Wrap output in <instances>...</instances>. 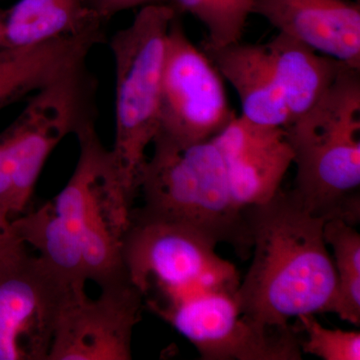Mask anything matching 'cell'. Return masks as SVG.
<instances>
[{"label": "cell", "mask_w": 360, "mask_h": 360, "mask_svg": "<svg viewBox=\"0 0 360 360\" xmlns=\"http://www.w3.org/2000/svg\"><path fill=\"white\" fill-rule=\"evenodd\" d=\"M253 258L239 283V312L258 328L288 331L292 319L323 314L338 272L323 238L324 220L312 217L291 191L245 210Z\"/></svg>", "instance_id": "obj_1"}, {"label": "cell", "mask_w": 360, "mask_h": 360, "mask_svg": "<svg viewBox=\"0 0 360 360\" xmlns=\"http://www.w3.org/2000/svg\"><path fill=\"white\" fill-rule=\"evenodd\" d=\"M296 165L290 191L305 210L354 225L360 215V70L347 66L286 127Z\"/></svg>", "instance_id": "obj_2"}, {"label": "cell", "mask_w": 360, "mask_h": 360, "mask_svg": "<svg viewBox=\"0 0 360 360\" xmlns=\"http://www.w3.org/2000/svg\"><path fill=\"white\" fill-rule=\"evenodd\" d=\"M139 180L143 205L134 214L188 225L241 258L252 243L245 210L234 198L217 142L179 144L156 135Z\"/></svg>", "instance_id": "obj_3"}, {"label": "cell", "mask_w": 360, "mask_h": 360, "mask_svg": "<svg viewBox=\"0 0 360 360\" xmlns=\"http://www.w3.org/2000/svg\"><path fill=\"white\" fill-rule=\"evenodd\" d=\"M176 14L168 4L142 6L110 41L115 70V136L110 150L132 200L139 193L146 150L160 127L167 33Z\"/></svg>", "instance_id": "obj_4"}, {"label": "cell", "mask_w": 360, "mask_h": 360, "mask_svg": "<svg viewBox=\"0 0 360 360\" xmlns=\"http://www.w3.org/2000/svg\"><path fill=\"white\" fill-rule=\"evenodd\" d=\"M217 243L188 225L130 212L123 258L144 309L156 310L203 291L236 293V266L217 255Z\"/></svg>", "instance_id": "obj_5"}, {"label": "cell", "mask_w": 360, "mask_h": 360, "mask_svg": "<svg viewBox=\"0 0 360 360\" xmlns=\"http://www.w3.org/2000/svg\"><path fill=\"white\" fill-rule=\"evenodd\" d=\"M236 116L224 77L187 37L177 13L167 33L156 135L179 144L207 141Z\"/></svg>", "instance_id": "obj_6"}, {"label": "cell", "mask_w": 360, "mask_h": 360, "mask_svg": "<svg viewBox=\"0 0 360 360\" xmlns=\"http://www.w3.org/2000/svg\"><path fill=\"white\" fill-rule=\"evenodd\" d=\"M84 295L39 255L0 265V360H47L61 312Z\"/></svg>", "instance_id": "obj_7"}, {"label": "cell", "mask_w": 360, "mask_h": 360, "mask_svg": "<svg viewBox=\"0 0 360 360\" xmlns=\"http://www.w3.org/2000/svg\"><path fill=\"white\" fill-rule=\"evenodd\" d=\"M236 293L203 291L156 310L205 360H300V333L258 328L239 312Z\"/></svg>", "instance_id": "obj_8"}, {"label": "cell", "mask_w": 360, "mask_h": 360, "mask_svg": "<svg viewBox=\"0 0 360 360\" xmlns=\"http://www.w3.org/2000/svg\"><path fill=\"white\" fill-rule=\"evenodd\" d=\"M68 303L59 317L47 360H129L143 297L131 281L101 288Z\"/></svg>", "instance_id": "obj_9"}, {"label": "cell", "mask_w": 360, "mask_h": 360, "mask_svg": "<svg viewBox=\"0 0 360 360\" xmlns=\"http://www.w3.org/2000/svg\"><path fill=\"white\" fill-rule=\"evenodd\" d=\"M212 139L224 156L234 198L245 210L266 202L281 189L295 158L284 127L236 115Z\"/></svg>", "instance_id": "obj_10"}, {"label": "cell", "mask_w": 360, "mask_h": 360, "mask_svg": "<svg viewBox=\"0 0 360 360\" xmlns=\"http://www.w3.org/2000/svg\"><path fill=\"white\" fill-rule=\"evenodd\" d=\"M252 14L278 32L360 70V2L255 0Z\"/></svg>", "instance_id": "obj_11"}, {"label": "cell", "mask_w": 360, "mask_h": 360, "mask_svg": "<svg viewBox=\"0 0 360 360\" xmlns=\"http://www.w3.org/2000/svg\"><path fill=\"white\" fill-rule=\"evenodd\" d=\"M103 28L30 46L0 49V110L85 68Z\"/></svg>", "instance_id": "obj_12"}, {"label": "cell", "mask_w": 360, "mask_h": 360, "mask_svg": "<svg viewBox=\"0 0 360 360\" xmlns=\"http://www.w3.org/2000/svg\"><path fill=\"white\" fill-rule=\"evenodd\" d=\"M206 56L238 92L243 117L258 124L286 127L291 117L266 44L239 41L203 49Z\"/></svg>", "instance_id": "obj_13"}, {"label": "cell", "mask_w": 360, "mask_h": 360, "mask_svg": "<svg viewBox=\"0 0 360 360\" xmlns=\"http://www.w3.org/2000/svg\"><path fill=\"white\" fill-rule=\"evenodd\" d=\"M89 0H20L0 13V49L30 46L103 27Z\"/></svg>", "instance_id": "obj_14"}, {"label": "cell", "mask_w": 360, "mask_h": 360, "mask_svg": "<svg viewBox=\"0 0 360 360\" xmlns=\"http://www.w3.org/2000/svg\"><path fill=\"white\" fill-rule=\"evenodd\" d=\"M265 44L291 122L307 112L348 66L283 33Z\"/></svg>", "instance_id": "obj_15"}, {"label": "cell", "mask_w": 360, "mask_h": 360, "mask_svg": "<svg viewBox=\"0 0 360 360\" xmlns=\"http://www.w3.org/2000/svg\"><path fill=\"white\" fill-rule=\"evenodd\" d=\"M177 13L198 18L208 30L205 47L219 49L243 39L255 0H167Z\"/></svg>", "instance_id": "obj_16"}, {"label": "cell", "mask_w": 360, "mask_h": 360, "mask_svg": "<svg viewBox=\"0 0 360 360\" xmlns=\"http://www.w3.org/2000/svg\"><path fill=\"white\" fill-rule=\"evenodd\" d=\"M295 328L304 335L300 338L302 352L324 360H359V331L329 329L322 326L314 314L295 319Z\"/></svg>", "instance_id": "obj_17"}, {"label": "cell", "mask_w": 360, "mask_h": 360, "mask_svg": "<svg viewBox=\"0 0 360 360\" xmlns=\"http://www.w3.org/2000/svg\"><path fill=\"white\" fill-rule=\"evenodd\" d=\"M323 238L333 248L338 277L360 276V236L354 225L329 219L324 222Z\"/></svg>", "instance_id": "obj_18"}, {"label": "cell", "mask_w": 360, "mask_h": 360, "mask_svg": "<svg viewBox=\"0 0 360 360\" xmlns=\"http://www.w3.org/2000/svg\"><path fill=\"white\" fill-rule=\"evenodd\" d=\"M326 312H333L342 321L359 326L360 276L338 277L335 293Z\"/></svg>", "instance_id": "obj_19"}, {"label": "cell", "mask_w": 360, "mask_h": 360, "mask_svg": "<svg viewBox=\"0 0 360 360\" xmlns=\"http://www.w3.org/2000/svg\"><path fill=\"white\" fill-rule=\"evenodd\" d=\"M9 217L11 215L0 208V265L25 250V245Z\"/></svg>", "instance_id": "obj_20"}, {"label": "cell", "mask_w": 360, "mask_h": 360, "mask_svg": "<svg viewBox=\"0 0 360 360\" xmlns=\"http://www.w3.org/2000/svg\"><path fill=\"white\" fill-rule=\"evenodd\" d=\"M90 6L105 22L116 14L135 7L149 4H167V0H89Z\"/></svg>", "instance_id": "obj_21"}, {"label": "cell", "mask_w": 360, "mask_h": 360, "mask_svg": "<svg viewBox=\"0 0 360 360\" xmlns=\"http://www.w3.org/2000/svg\"><path fill=\"white\" fill-rule=\"evenodd\" d=\"M13 186L8 153L4 139L0 136V208L9 215L13 214Z\"/></svg>", "instance_id": "obj_22"}, {"label": "cell", "mask_w": 360, "mask_h": 360, "mask_svg": "<svg viewBox=\"0 0 360 360\" xmlns=\"http://www.w3.org/2000/svg\"><path fill=\"white\" fill-rule=\"evenodd\" d=\"M354 1L360 2V0H354Z\"/></svg>", "instance_id": "obj_23"}]
</instances>
